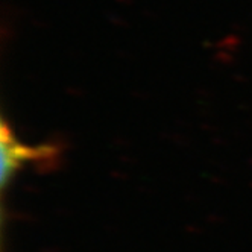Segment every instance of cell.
Masks as SVG:
<instances>
[{"label":"cell","instance_id":"cell-1","mask_svg":"<svg viewBox=\"0 0 252 252\" xmlns=\"http://www.w3.org/2000/svg\"><path fill=\"white\" fill-rule=\"evenodd\" d=\"M2 187L6 189L11 179L15 176L25 164H43L50 166L57 164L61 157V148L52 143H44L38 146L23 145L14 135L12 129L6 122L2 123Z\"/></svg>","mask_w":252,"mask_h":252}]
</instances>
